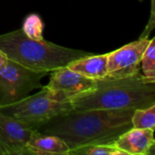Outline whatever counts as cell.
<instances>
[{"instance_id":"obj_10","label":"cell","mask_w":155,"mask_h":155,"mask_svg":"<svg viewBox=\"0 0 155 155\" xmlns=\"http://www.w3.org/2000/svg\"><path fill=\"white\" fill-rule=\"evenodd\" d=\"M108 54H88L71 62L67 67L90 79H102L108 74Z\"/></svg>"},{"instance_id":"obj_16","label":"cell","mask_w":155,"mask_h":155,"mask_svg":"<svg viewBox=\"0 0 155 155\" xmlns=\"http://www.w3.org/2000/svg\"><path fill=\"white\" fill-rule=\"evenodd\" d=\"M155 27V0H151V15L148 20L147 25L144 28L143 34L139 38H149L150 34L153 31Z\"/></svg>"},{"instance_id":"obj_6","label":"cell","mask_w":155,"mask_h":155,"mask_svg":"<svg viewBox=\"0 0 155 155\" xmlns=\"http://www.w3.org/2000/svg\"><path fill=\"white\" fill-rule=\"evenodd\" d=\"M37 130L0 112V155L29 154L27 143Z\"/></svg>"},{"instance_id":"obj_7","label":"cell","mask_w":155,"mask_h":155,"mask_svg":"<svg viewBox=\"0 0 155 155\" xmlns=\"http://www.w3.org/2000/svg\"><path fill=\"white\" fill-rule=\"evenodd\" d=\"M149 42V38H139L137 41L108 53L107 75L124 77L141 72V60Z\"/></svg>"},{"instance_id":"obj_2","label":"cell","mask_w":155,"mask_h":155,"mask_svg":"<svg viewBox=\"0 0 155 155\" xmlns=\"http://www.w3.org/2000/svg\"><path fill=\"white\" fill-rule=\"evenodd\" d=\"M74 111L134 110L155 104V79L142 72L95 80L93 87L69 98Z\"/></svg>"},{"instance_id":"obj_14","label":"cell","mask_w":155,"mask_h":155,"mask_svg":"<svg viewBox=\"0 0 155 155\" xmlns=\"http://www.w3.org/2000/svg\"><path fill=\"white\" fill-rule=\"evenodd\" d=\"M140 67L143 75L155 79V38L150 39L143 54Z\"/></svg>"},{"instance_id":"obj_11","label":"cell","mask_w":155,"mask_h":155,"mask_svg":"<svg viewBox=\"0 0 155 155\" xmlns=\"http://www.w3.org/2000/svg\"><path fill=\"white\" fill-rule=\"evenodd\" d=\"M26 149L29 154L69 155L66 143L57 136L42 134L39 132L27 143Z\"/></svg>"},{"instance_id":"obj_12","label":"cell","mask_w":155,"mask_h":155,"mask_svg":"<svg viewBox=\"0 0 155 155\" xmlns=\"http://www.w3.org/2000/svg\"><path fill=\"white\" fill-rule=\"evenodd\" d=\"M133 128L150 129L155 128V104L142 109H135L132 116Z\"/></svg>"},{"instance_id":"obj_3","label":"cell","mask_w":155,"mask_h":155,"mask_svg":"<svg viewBox=\"0 0 155 155\" xmlns=\"http://www.w3.org/2000/svg\"><path fill=\"white\" fill-rule=\"evenodd\" d=\"M0 51L19 64L35 71L52 72L90 53L58 45L49 41L33 40L18 29L0 35Z\"/></svg>"},{"instance_id":"obj_5","label":"cell","mask_w":155,"mask_h":155,"mask_svg":"<svg viewBox=\"0 0 155 155\" xmlns=\"http://www.w3.org/2000/svg\"><path fill=\"white\" fill-rule=\"evenodd\" d=\"M48 74L45 71H35L7 59L0 68V106L12 104L35 89H42L41 80Z\"/></svg>"},{"instance_id":"obj_15","label":"cell","mask_w":155,"mask_h":155,"mask_svg":"<svg viewBox=\"0 0 155 155\" xmlns=\"http://www.w3.org/2000/svg\"><path fill=\"white\" fill-rule=\"evenodd\" d=\"M69 155H126L114 144H100L83 147L70 152Z\"/></svg>"},{"instance_id":"obj_4","label":"cell","mask_w":155,"mask_h":155,"mask_svg":"<svg viewBox=\"0 0 155 155\" xmlns=\"http://www.w3.org/2000/svg\"><path fill=\"white\" fill-rule=\"evenodd\" d=\"M71 110L72 106L66 95L45 88L16 103L0 106L1 113L35 130L53 117Z\"/></svg>"},{"instance_id":"obj_18","label":"cell","mask_w":155,"mask_h":155,"mask_svg":"<svg viewBox=\"0 0 155 155\" xmlns=\"http://www.w3.org/2000/svg\"><path fill=\"white\" fill-rule=\"evenodd\" d=\"M139 1H140V2H143V0H139Z\"/></svg>"},{"instance_id":"obj_9","label":"cell","mask_w":155,"mask_h":155,"mask_svg":"<svg viewBox=\"0 0 155 155\" xmlns=\"http://www.w3.org/2000/svg\"><path fill=\"white\" fill-rule=\"evenodd\" d=\"M154 130L131 128L123 134L114 145L126 155H148L155 145Z\"/></svg>"},{"instance_id":"obj_17","label":"cell","mask_w":155,"mask_h":155,"mask_svg":"<svg viewBox=\"0 0 155 155\" xmlns=\"http://www.w3.org/2000/svg\"><path fill=\"white\" fill-rule=\"evenodd\" d=\"M6 60H7L6 56L0 51V68L5 64V63L6 62Z\"/></svg>"},{"instance_id":"obj_8","label":"cell","mask_w":155,"mask_h":155,"mask_svg":"<svg viewBox=\"0 0 155 155\" xmlns=\"http://www.w3.org/2000/svg\"><path fill=\"white\" fill-rule=\"evenodd\" d=\"M94 83L95 80L85 77L64 66L52 71L49 83L43 88L62 93L70 98L74 94L87 91L94 86Z\"/></svg>"},{"instance_id":"obj_1","label":"cell","mask_w":155,"mask_h":155,"mask_svg":"<svg viewBox=\"0 0 155 155\" xmlns=\"http://www.w3.org/2000/svg\"><path fill=\"white\" fill-rule=\"evenodd\" d=\"M134 110H71L53 117L37 132L59 137L70 152L92 145H112L133 128Z\"/></svg>"},{"instance_id":"obj_13","label":"cell","mask_w":155,"mask_h":155,"mask_svg":"<svg viewBox=\"0 0 155 155\" xmlns=\"http://www.w3.org/2000/svg\"><path fill=\"white\" fill-rule=\"evenodd\" d=\"M44 28L45 25L41 17L36 14H30L24 20L22 31L28 38L33 40H43Z\"/></svg>"}]
</instances>
